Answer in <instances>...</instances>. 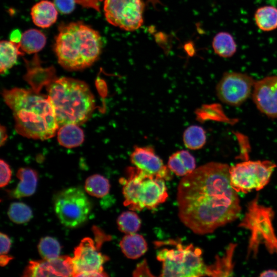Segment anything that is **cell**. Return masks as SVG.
Instances as JSON below:
<instances>
[{
    "label": "cell",
    "mask_w": 277,
    "mask_h": 277,
    "mask_svg": "<svg viewBox=\"0 0 277 277\" xmlns=\"http://www.w3.org/2000/svg\"><path fill=\"white\" fill-rule=\"evenodd\" d=\"M16 176L19 182L16 187L10 192L11 197L18 199L33 194L38 181L37 172L30 168H20Z\"/></svg>",
    "instance_id": "2e32d148"
},
{
    "label": "cell",
    "mask_w": 277,
    "mask_h": 277,
    "mask_svg": "<svg viewBox=\"0 0 277 277\" xmlns=\"http://www.w3.org/2000/svg\"><path fill=\"white\" fill-rule=\"evenodd\" d=\"M119 230L126 234L135 233L140 228L141 221L133 210L122 213L117 219Z\"/></svg>",
    "instance_id": "484cf974"
},
{
    "label": "cell",
    "mask_w": 277,
    "mask_h": 277,
    "mask_svg": "<svg viewBox=\"0 0 277 277\" xmlns=\"http://www.w3.org/2000/svg\"><path fill=\"white\" fill-rule=\"evenodd\" d=\"M255 81L249 75L237 72H227L216 87V95L223 103L237 106L244 103L252 94Z\"/></svg>",
    "instance_id": "8fae6325"
},
{
    "label": "cell",
    "mask_w": 277,
    "mask_h": 277,
    "mask_svg": "<svg viewBox=\"0 0 277 277\" xmlns=\"http://www.w3.org/2000/svg\"><path fill=\"white\" fill-rule=\"evenodd\" d=\"M72 258L60 256L50 260L30 261L23 272L24 276H73Z\"/></svg>",
    "instance_id": "4fadbf2b"
},
{
    "label": "cell",
    "mask_w": 277,
    "mask_h": 277,
    "mask_svg": "<svg viewBox=\"0 0 277 277\" xmlns=\"http://www.w3.org/2000/svg\"><path fill=\"white\" fill-rule=\"evenodd\" d=\"M13 259V258L7 255L6 254H1L0 256V265L1 266H5L8 264V263Z\"/></svg>",
    "instance_id": "836d02e7"
},
{
    "label": "cell",
    "mask_w": 277,
    "mask_h": 277,
    "mask_svg": "<svg viewBox=\"0 0 277 277\" xmlns=\"http://www.w3.org/2000/svg\"><path fill=\"white\" fill-rule=\"evenodd\" d=\"M276 165L271 161H248L230 167L231 186L237 192L247 193L262 189L269 183Z\"/></svg>",
    "instance_id": "52a82bcc"
},
{
    "label": "cell",
    "mask_w": 277,
    "mask_h": 277,
    "mask_svg": "<svg viewBox=\"0 0 277 277\" xmlns=\"http://www.w3.org/2000/svg\"><path fill=\"white\" fill-rule=\"evenodd\" d=\"M0 187L2 188L9 183L11 180L12 172L9 165L2 159L0 161Z\"/></svg>",
    "instance_id": "f546056e"
},
{
    "label": "cell",
    "mask_w": 277,
    "mask_h": 277,
    "mask_svg": "<svg viewBox=\"0 0 277 277\" xmlns=\"http://www.w3.org/2000/svg\"><path fill=\"white\" fill-rule=\"evenodd\" d=\"M212 46L215 53L224 58L232 56L237 48L233 36L227 32L217 33L213 38Z\"/></svg>",
    "instance_id": "7402d4cb"
},
{
    "label": "cell",
    "mask_w": 277,
    "mask_h": 277,
    "mask_svg": "<svg viewBox=\"0 0 277 277\" xmlns=\"http://www.w3.org/2000/svg\"><path fill=\"white\" fill-rule=\"evenodd\" d=\"M22 34L18 29L13 30L10 35V40L16 43H19L21 40Z\"/></svg>",
    "instance_id": "d6a6232c"
},
{
    "label": "cell",
    "mask_w": 277,
    "mask_h": 277,
    "mask_svg": "<svg viewBox=\"0 0 277 277\" xmlns=\"http://www.w3.org/2000/svg\"><path fill=\"white\" fill-rule=\"evenodd\" d=\"M57 141L66 148H73L81 145L84 141L83 130L76 124H66L58 129Z\"/></svg>",
    "instance_id": "d6986e66"
},
{
    "label": "cell",
    "mask_w": 277,
    "mask_h": 277,
    "mask_svg": "<svg viewBox=\"0 0 277 277\" xmlns=\"http://www.w3.org/2000/svg\"><path fill=\"white\" fill-rule=\"evenodd\" d=\"M168 167L176 175L184 177L195 169V161L188 151H178L169 157Z\"/></svg>",
    "instance_id": "e0dca14e"
},
{
    "label": "cell",
    "mask_w": 277,
    "mask_h": 277,
    "mask_svg": "<svg viewBox=\"0 0 277 277\" xmlns=\"http://www.w3.org/2000/svg\"><path fill=\"white\" fill-rule=\"evenodd\" d=\"M230 166L210 162L184 176L176 200L181 221L197 234L211 233L239 216L240 200L231 186Z\"/></svg>",
    "instance_id": "6da1fadb"
},
{
    "label": "cell",
    "mask_w": 277,
    "mask_h": 277,
    "mask_svg": "<svg viewBox=\"0 0 277 277\" xmlns=\"http://www.w3.org/2000/svg\"><path fill=\"white\" fill-rule=\"evenodd\" d=\"M143 0H105L104 11L111 25L128 31H135L143 24Z\"/></svg>",
    "instance_id": "9c48e42d"
},
{
    "label": "cell",
    "mask_w": 277,
    "mask_h": 277,
    "mask_svg": "<svg viewBox=\"0 0 277 277\" xmlns=\"http://www.w3.org/2000/svg\"><path fill=\"white\" fill-rule=\"evenodd\" d=\"M131 163L145 173L168 180L171 179L169 169L150 147H136L130 156Z\"/></svg>",
    "instance_id": "5bb4252c"
},
{
    "label": "cell",
    "mask_w": 277,
    "mask_h": 277,
    "mask_svg": "<svg viewBox=\"0 0 277 277\" xmlns=\"http://www.w3.org/2000/svg\"><path fill=\"white\" fill-rule=\"evenodd\" d=\"M91 203L84 191L78 187L67 188L56 196L54 202L55 213L62 224L77 227L87 220Z\"/></svg>",
    "instance_id": "ba28073f"
},
{
    "label": "cell",
    "mask_w": 277,
    "mask_h": 277,
    "mask_svg": "<svg viewBox=\"0 0 277 277\" xmlns=\"http://www.w3.org/2000/svg\"><path fill=\"white\" fill-rule=\"evenodd\" d=\"M110 185L106 177L100 174H93L88 177L85 183V191L96 197L106 196L109 192Z\"/></svg>",
    "instance_id": "cb8c5ba5"
},
{
    "label": "cell",
    "mask_w": 277,
    "mask_h": 277,
    "mask_svg": "<svg viewBox=\"0 0 277 277\" xmlns=\"http://www.w3.org/2000/svg\"><path fill=\"white\" fill-rule=\"evenodd\" d=\"M0 45V72L2 74L5 73L16 63L18 55H23L24 53L20 49L19 43L2 41Z\"/></svg>",
    "instance_id": "44dd1931"
},
{
    "label": "cell",
    "mask_w": 277,
    "mask_h": 277,
    "mask_svg": "<svg viewBox=\"0 0 277 277\" xmlns=\"http://www.w3.org/2000/svg\"><path fill=\"white\" fill-rule=\"evenodd\" d=\"M127 174L120 182L123 185L124 205L129 209H153L166 201L168 194L165 180L147 174L136 167H129Z\"/></svg>",
    "instance_id": "5b68a950"
},
{
    "label": "cell",
    "mask_w": 277,
    "mask_h": 277,
    "mask_svg": "<svg viewBox=\"0 0 277 277\" xmlns=\"http://www.w3.org/2000/svg\"><path fill=\"white\" fill-rule=\"evenodd\" d=\"M252 100L260 112L270 118H277V76L255 81Z\"/></svg>",
    "instance_id": "7c38bea8"
},
{
    "label": "cell",
    "mask_w": 277,
    "mask_h": 277,
    "mask_svg": "<svg viewBox=\"0 0 277 277\" xmlns=\"http://www.w3.org/2000/svg\"><path fill=\"white\" fill-rule=\"evenodd\" d=\"M103 48L99 32L82 22L61 24L54 44L59 64L66 70H83L99 58Z\"/></svg>",
    "instance_id": "3957f363"
},
{
    "label": "cell",
    "mask_w": 277,
    "mask_h": 277,
    "mask_svg": "<svg viewBox=\"0 0 277 277\" xmlns=\"http://www.w3.org/2000/svg\"><path fill=\"white\" fill-rule=\"evenodd\" d=\"M2 95L12 111L18 134L40 140L55 135L59 127L48 96L19 88L4 89Z\"/></svg>",
    "instance_id": "7a4b0ae2"
},
{
    "label": "cell",
    "mask_w": 277,
    "mask_h": 277,
    "mask_svg": "<svg viewBox=\"0 0 277 277\" xmlns=\"http://www.w3.org/2000/svg\"><path fill=\"white\" fill-rule=\"evenodd\" d=\"M168 247L157 251L156 259L162 263L161 276L197 277L208 275V266L202 250L192 244L184 245L174 240L164 241Z\"/></svg>",
    "instance_id": "8992f818"
},
{
    "label": "cell",
    "mask_w": 277,
    "mask_h": 277,
    "mask_svg": "<svg viewBox=\"0 0 277 277\" xmlns=\"http://www.w3.org/2000/svg\"><path fill=\"white\" fill-rule=\"evenodd\" d=\"M47 91L59 127L66 124H83L93 113L94 97L84 81L60 77L50 83Z\"/></svg>",
    "instance_id": "277c9868"
},
{
    "label": "cell",
    "mask_w": 277,
    "mask_h": 277,
    "mask_svg": "<svg viewBox=\"0 0 277 277\" xmlns=\"http://www.w3.org/2000/svg\"><path fill=\"white\" fill-rule=\"evenodd\" d=\"M7 138L6 129L2 125L1 126V145L2 146Z\"/></svg>",
    "instance_id": "e575fe53"
},
{
    "label": "cell",
    "mask_w": 277,
    "mask_h": 277,
    "mask_svg": "<svg viewBox=\"0 0 277 277\" xmlns=\"http://www.w3.org/2000/svg\"><path fill=\"white\" fill-rule=\"evenodd\" d=\"M102 0H75L76 3L82 6L92 8L97 11H100V3Z\"/></svg>",
    "instance_id": "4dcf8cb0"
},
{
    "label": "cell",
    "mask_w": 277,
    "mask_h": 277,
    "mask_svg": "<svg viewBox=\"0 0 277 277\" xmlns=\"http://www.w3.org/2000/svg\"><path fill=\"white\" fill-rule=\"evenodd\" d=\"M260 276H277V270L274 269H269L262 272Z\"/></svg>",
    "instance_id": "d590c367"
},
{
    "label": "cell",
    "mask_w": 277,
    "mask_h": 277,
    "mask_svg": "<svg viewBox=\"0 0 277 277\" xmlns=\"http://www.w3.org/2000/svg\"><path fill=\"white\" fill-rule=\"evenodd\" d=\"M183 142L185 146L189 149H201L206 142L205 131L199 126H190L184 132Z\"/></svg>",
    "instance_id": "d4e9b609"
},
{
    "label": "cell",
    "mask_w": 277,
    "mask_h": 277,
    "mask_svg": "<svg viewBox=\"0 0 277 277\" xmlns=\"http://www.w3.org/2000/svg\"><path fill=\"white\" fill-rule=\"evenodd\" d=\"M254 20L258 27L263 31H270L277 28V8L264 6L256 9Z\"/></svg>",
    "instance_id": "603a6c76"
},
{
    "label": "cell",
    "mask_w": 277,
    "mask_h": 277,
    "mask_svg": "<svg viewBox=\"0 0 277 277\" xmlns=\"http://www.w3.org/2000/svg\"><path fill=\"white\" fill-rule=\"evenodd\" d=\"M54 4L57 10L64 14L71 13L74 9L75 0H54Z\"/></svg>",
    "instance_id": "f1b7e54d"
},
{
    "label": "cell",
    "mask_w": 277,
    "mask_h": 277,
    "mask_svg": "<svg viewBox=\"0 0 277 277\" xmlns=\"http://www.w3.org/2000/svg\"><path fill=\"white\" fill-rule=\"evenodd\" d=\"M9 218L16 224H23L29 221L33 216L31 209L22 202L12 203L8 210Z\"/></svg>",
    "instance_id": "83f0119b"
},
{
    "label": "cell",
    "mask_w": 277,
    "mask_h": 277,
    "mask_svg": "<svg viewBox=\"0 0 277 277\" xmlns=\"http://www.w3.org/2000/svg\"><path fill=\"white\" fill-rule=\"evenodd\" d=\"M46 37L38 30L31 29L22 34L20 49L24 53L32 54L41 51L45 46Z\"/></svg>",
    "instance_id": "ffe728a7"
},
{
    "label": "cell",
    "mask_w": 277,
    "mask_h": 277,
    "mask_svg": "<svg viewBox=\"0 0 277 277\" xmlns=\"http://www.w3.org/2000/svg\"><path fill=\"white\" fill-rule=\"evenodd\" d=\"M37 249L43 259L50 260L60 256L61 246L56 239L46 236L41 239Z\"/></svg>",
    "instance_id": "4316f807"
},
{
    "label": "cell",
    "mask_w": 277,
    "mask_h": 277,
    "mask_svg": "<svg viewBox=\"0 0 277 277\" xmlns=\"http://www.w3.org/2000/svg\"><path fill=\"white\" fill-rule=\"evenodd\" d=\"M1 254H6L9 251L11 242L9 238L5 234L1 232Z\"/></svg>",
    "instance_id": "1f68e13d"
},
{
    "label": "cell",
    "mask_w": 277,
    "mask_h": 277,
    "mask_svg": "<svg viewBox=\"0 0 277 277\" xmlns=\"http://www.w3.org/2000/svg\"><path fill=\"white\" fill-rule=\"evenodd\" d=\"M57 9L54 3L42 0L35 4L31 10V16L33 23L43 28H48L57 18Z\"/></svg>",
    "instance_id": "9a60e30c"
},
{
    "label": "cell",
    "mask_w": 277,
    "mask_h": 277,
    "mask_svg": "<svg viewBox=\"0 0 277 277\" xmlns=\"http://www.w3.org/2000/svg\"><path fill=\"white\" fill-rule=\"evenodd\" d=\"M101 244L96 245L93 240L84 238L75 248L72 262L73 276H106L103 264L109 260L98 249Z\"/></svg>",
    "instance_id": "30bf717a"
},
{
    "label": "cell",
    "mask_w": 277,
    "mask_h": 277,
    "mask_svg": "<svg viewBox=\"0 0 277 277\" xmlns=\"http://www.w3.org/2000/svg\"><path fill=\"white\" fill-rule=\"evenodd\" d=\"M124 255L129 259H136L147 250V244L144 237L136 233L126 234L120 243Z\"/></svg>",
    "instance_id": "ac0fdd59"
}]
</instances>
